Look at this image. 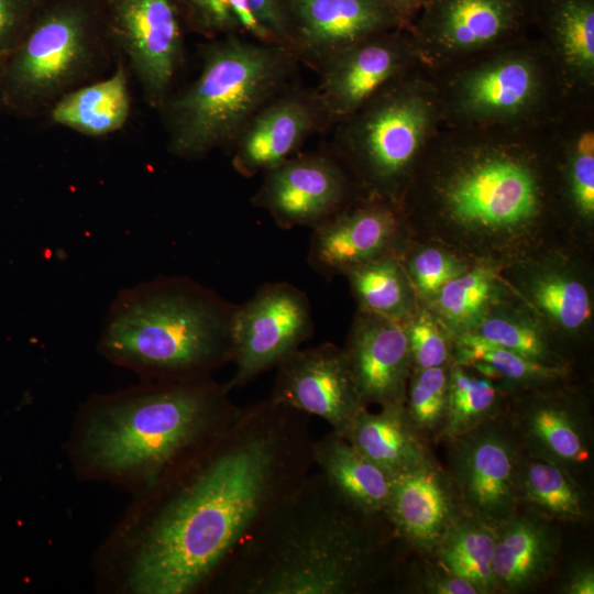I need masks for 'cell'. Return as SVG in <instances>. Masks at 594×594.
Listing matches in <instances>:
<instances>
[{
    "label": "cell",
    "mask_w": 594,
    "mask_h": 594,
    "mask_svg": "<svg viewBox=\"0 0 594 594\" xmlns=\"http://www.w3.org/2000/svg\"><path fill=\"white\" fill-rule=\"evenodd\" d=\"M314 466L353 507L385 516L392 476L356 450L346 438L330 431L312 440Z\"/></svg>",
    "instance_id": "24"
},
{
    "label": "cell",
    "mask_w": 594,
    "mask_h": 594,
    "mask_svg": "<svg viewBox=\"0 0 594 594\" xmlns=\"http://www.w3.org/2000/svg\"><path fill=\"white\" fill-rule=\"evenodd\" d=\"M405 64L403 44L385 33L370 37L327 61L315 88L330 124L350 117L391 84Z\"/></svg>",
    "instance_id": "19"
},
{
    "label": "cell",
    "mask_w": 594,
    "mask_h": 594,
    "mask_svg": "<svg viewBox=\"0 0 594 594\" xmlns=\"http://www.w3.org/2000/svg\"><path fill=\"white\" fill-rule=\"evenodd\" d=\"M519 506L550 521L590 520L592 503L576 475L522 450L516 474Z\"/></svg>",
    "instance_id": "27"
},
{
    "label": "cell",
    "mask_w": 594,
    "mask_h": 594,
    "mask_svg": "<svg viewBox=\"0 0 594 594\" xmlns=\"http://www.w3.org/2000/svg\"><path fill=\"white\" fill-rule=\"evenodd\" d=\"M350 195L345 167L323 148L295 154L264 172L251 202L266 211L280 229H314L349 207Z\"/></svg>",
    "instance_id": "12"
},
{
    "label": "cell",
    "mask_w": 594,
    "mask_h": 594,
    "mask_svg": "<svg viewBox=\"0 0 594 594\" xmlns=\"http://www.w3.org/2000/svg\"><path fill=\"white\" fill-rule=\"evenodd\" d=\"M293 52L318 72L337 54L385 33L398 16L381 0H287Z\"/></svg>",
    "instance_id": "15"
},
{
    "label": "cell",
    "mask_w": 594,
    "mask_h": 594,
    "mask_svg": "<svg viewBox=\"0 0 594 594\" xmlns=\"http://www.w3.org/2000/svg\"><path fill=\"white\" fill-rule=\"evenodd\" d=\"M496 524L464 510L431 556L448 572L474 584L481 594L496 593L493 558Z\"/></svg>",
    "instance_id": "28"
},
{
    "label": "cell",
    "mask_w": 594,
    "mask_h": 594,
    "mask_svg": "<svg viewBox=\"0 0 594 594\" xmlns=\"http://www.w3.org/2000/svg\"><path fill=\"white\" fill-rule=\"evenodd\" d=\"M448 446L446 470L468 512L497 524L519 509L516 474L522 448L505 415Z\"/></svg>",
    "instance_id": "11"
},
{
    "label": "cell",
    "mask_w": 594,
    "mask_h": 594,
    "mask_svg": "<svg viewBox=\"0 0 594 594\" xmlns=\"http://www.w3.org/2000/svg\"><path fill=\"white\" fill-rule=\"evenodd\" d=\"M454 361L492 381L502 380L518 386L547 384L566 375V369L562 365L529 360L490 343L473 332H464L457 339Z\"/></svg>",
    "instance_id": "30"
},
{
    "label": "cell",
    "mask_w": 594,
    "mask_h": 594,
    "mask_svg": "<svg viewBox=\"0 0 594 594\" xmlns=\"http://www.w3.org/2000/svg\"><path fill=\"white\" fill-rule=\"evenodd\" d=\"M430 119L429 103L406 86L389 84L339 121L330 150L365 185L389 195L417 155Z\"/></svg>",
    "instance_id": "7"
},
{
    "label": "cell",
    "mask_w": 594,
    "mask_h": 594,
    "mask_svg": "<svg viewBox=\"0 0 594 594\" xmlns=\"http://www.w3.org/2000/svg\"><path fill=\"white\" fill-rule=\"evenodd\" d=\"M43 0H0V61L22 38Z\"/></svg>",
    "instance_id": "41"
},
{
    "label": "cell",
    "mask_w": 594,
    "mask_h": 594,
    "mask_svg": "<svg viewBox=\"0 0 594 594\" xmlns=\"http://www.w3.org/2000/svg\"><path fill=\"white\" fill-rule=\"evenodd\" d=\"M185 29L212 40L240 35L293 51L287 0H176Z\"/></svg>",
    "instance_id": "22"
},
{
    "label": "cell",
    "mask_w": 594,
    "mask_h": 594,
    "mask_svg": "<svg viewBox=\"0 0 594 594\" xmlns=\"http://www.w3.org/2000/svg\"><path fill=\"white\" fill-rule=\"evenodd\" d=\"M237 307L188 277L158 276L118 294L98 350L142 380L211 376L232 362Z\"/></svg>",
    "instance_id": "4"
},
{
    "label": "cell",
    "mask_w": 594,
    "mask_h": 594,
    "mask_svg": "<svg viewBox=\"0 0 594 594\" xmlns=\"http://www.w3.org/2000/svg\"><path fill=\"white\" fill-rule=\"evenodd\" d=\"M113 47L136 77L148 107L172 94L185 57V25L176 0H102Z\"/></svg>",
    "instance_id": "8"
},
{
    "label": "cell",
    "mask_w": 594,
    "mask_h": 594,
    "mask_svg": "<svg viewBox=\"0 0 594 594\" xmlns=\"http://www.w3.org/2000/svg\"><path fill=\"white\" fill-rule=\"evenodd\" d=\"M416 588L427 594H481L480 590L471 582L459 578L439 564L428 568L422 574L413 579Z\"/></svg>",
    "instance_id": "42"
},
{
    "label": "cell",
    "mask_w": 594,
    "mask_h": 594,
    "mask_svg": "<svg viewBox=\"0 0 594 594\" xmlns=\"http://www.w3.org/2000/svg\"><path fill=\"white\" fill-rule=\"evenodd\" d=\"M520 447L574 475L590 465L593 430L582 404L558 395H536L506 416Z\"/></svg>",
    "instance_id": "18"
},
{
    "label": "cell",
    "mask_w": 594,
    "mask_h": 594,
    "mask_svg": "<svg viewBox=\"0 0 594 594\" xmlns=\"http://www.w3.org/2000/svg\"><path fill=\"white\" fill-rule=\"evenodd\" d=\"M398 229L396 213L381 202L346 207L312 229L307 261L327 279L389 256Z\"/></svg>",
    "instance_id": "20"
},
{
    "label": "cell",
    "mask_w": 594,
    "mask_h": 594,
    "mask_svg": "<svg viewBox=\"0 0 594 594\" xmlns=\"http://www.w3.org/2000/svg\"><path fill=\"white\" fill-rule=\"evenodd\" d=\"M531 296L539 309L561 328L573 331L591 317V300L585 286L562 275L548 274L537 278Z\"/></svg>",
    "instance_id": "35"
},
{
    "label": "cell",
    "mask_w": 594,
    "mask_h": 594,
    "mask_svg": "<svg viewBox=\"0 0 594 594\" xmlns=\"http://www.w3.org/2000/svg\"><path fill=\"white\" fill-rule=\"evenodd\" d=\"M343 350L366 407L405 404L406 382L413 366L402 321L361 309Z\"/></svg>",
    "instance_id": "17"
},
{
    "label": "cell",
    "mask_w": 594,
    "mask_h": 594,
    "mask_svg": "<svg viewBox=\"0 0 594 594\" xmlns=\"http://www.w3.org/2000/svg\"><path fill=\"white\" fill-rule=\"evenodd\" d=\"M130 73L125 59L116 51L110 74L68 91L45 117L55 125L89 138L120 131L131 114Z\"/></svg>",
    "instance_id": "23"
},
{
    "label": "cell",
    "mask_w": 594,
    "mask_h": 594,
    "mask_svg": "<svg viewBox=\"0 0 594 594\" xmlns=\"http://www.w3.org/2000/svg\"><path fill=\"white\" fill-rule=\"evenodd\" d=\"M493 290L492 274L485 268H476L462 273L440 288L437 306L452 327L471 331L472 324L482 319Z\"/></svg>",
    "instance_id": "34"
},
{
    "label": "cell",
    "mask_w": 594,
    "mask_h": 594,
    "mask_svg": "<svg viewBox=\"0 0 594 594\" xmlns=\"http://www.w3.org/2000/svg\"><path fill=\"white\" fill-rule=\"evenodd\" d=\"M200 57L198 76L157 110L168 152L184 160L230 148L251 118L292 84L300 65L289 47L240 35L208 40Z\"/></svg>",
    "instance_id": "5"
},
{
    "label": "cell",
    "mask_w": 594,
    "mask_h": 594,
    "mask_svg": "<svg viewBox=\"0 0 594 594\" xmlns=\"http://www.w3.org/2000/svg\"><path fill=\"white\" fill-rule=\"evenodd\" d=\"M559 551L553 521L518 509L496 524L493 573L496 593L528 592L552 573Z\"/></svg>",
    "instance_id": "21"
},
{
    "label": "cell",
    "mask_w": 594,
    "mask_h": 594,
    "mask_svg": "<svg viewBox=\"0 0 594 594\" xmlns=\"http://www.w3.org/2000/svg\"><path fill=\"white\" fill-rule=\"evenodd\" d=\"M316 89L289 85L246 123L232 146L231 165L250 178L295 155L314 133L330 127Z\"/></svg>",
    "instance_id": "14"
},
{
    "label": "cell",
    "mask_w": 594,
    "mask_h": 594,
    "mask_svg": "<svg viewBox=\"0 0 594 594\" xmlns=\"http://www.w3.org/2000/svg\"><path fill=\"white\" fill-rule=\"evenodd\" d=\"M443 204L450 218L466 229L503 232L536 218L540 191L525 163L492 153L454 172L444 187Z\"/></svg>",
    "instance_id": "9"
},
{
    "label": "cell",
    "mask_w": 594,
    "mask_h": 594,
    "mask_svg": "<svg viewBox=\"0 0 594 594\" xmlns=\"http://www.w3.org/2000/svg\"><path fill=\"white\" fill-rule=\"evenodd\" d=\"M386 516L349 504L310 471L228 558L206 593L363 594L396 579Z\"/></svg>",
    "instance_id": "2"
},
{
    "label": "cell",
    "mask_w": 594,
    "mask_h": 594,
    "mask_svg": "<svg viewBox=\"0 0 594 594\" xmlns=\"http://www.w3.org/2000/svg\"><path fill=\"white\" fill-rule=\"evenodd\" d=\"M464 510L448 471L432 458L392 476L385 516L398 540L419 553L432 554Z\"/></svg>",
    "instance_id": "16"
},
{
    "label": "cell",
    "mask_w": 594,
    "mask_h": 594,
    "mask_svg": "<svg viewBox=\"0 0 594 594\" xmlns=\"http://www.w3.org/2000/svg\"><path fill=\"white\" fill-rule=\"evenodd\" d=\"M559 47L565 62L581 75L594 69V8L588 0H565L556 16Z\"/></svg>",
    "instance_id": "36"
},
{
    "label": "cell",
    "mask_w": 594,
    "mask_h": 594,
    "mask_svg": "<svg viewBox=\"0 0 594 594\" xmlns=\"http://www.w3.org/2000/svg\"><path fill=\"white\" fill-rule=\"evenodd\" d=\"M417 289L424 295L437 294L448 282L463 273L461 264L435 248L418 252L409 263Z\"/></svg>",
    "instance_id": "39"
},
{
    "label": "cell",
    "mask_w": 594,
    "mask_h": 594,
    "mask_svg": "<svg viewBox=\"0 0 594 594\" xmlns=\"http://www.w3.org/2000/svg\"><path fill=\"white\" fill-rule=\"evenodd\" d=\"M559 592L563 594H593L594 569L590 561H580L566 572L560 582Z\"/></svg>",
    "instance_id": "43"
},
{
    "label": "cell",
    "mask_w": 594,
    "mask_h": 594,
    "mask_svg": "<svg viewBox=\"0 0 594 594\" xmlns=\"http://www.w3.org/2000/svg\"><path fill=\"white\" fill-rule=\"evenodd\" d=\"M570 183L574 204L585 217L594 213V138L583 134L576 142L571 165Z\"/></svg>",
    "instance_id": "40"
},
{
    "label": "cell",
    "mask_w": 594,
    "mask_h": 594,
    "mask_svg": "<svg viewBox=\"0 0 594 594\" xmlns=\"http://www.w3.org/2000/svg\"><path fill=\"white\" fill-rule=\"evenodd\" d=\"M483 340L513 351L529 360L560 365L550 360V350L542 333L529 323L505 317H490L472 330Z\"/></svg>",
    "instance_id": "37"
},
{
    "label": "cell",
    "mask_w": 594,
    "mask_h": 594,
    "mask_svg": "<svg viewBox=\"0 0 594 594\" xmlns=\"http://www.w3.org/2000/svg\"><path fill=\"white\" fill-rule=\"evenodd\" d=\"M361 309L399 320L409 310V294L398 261L389 255L354 266L344 273Z\"/></svg>",
    "instance_id": "32"
},
{
    "label": "cell",
    "mask_w": 594,
    "mask_h": 594,
    "mask_svg": "<svg viewBox=\"0 0 594 594\" xmlns=\"http://www.w3.org/2000/svg\"><path fill=\"white\" fill-rule=\"evenodd\" d=\"M114 57L102 0H43L0 61V111L45 117L62 96L105 76Z\"/></svg>",
    "instance_id": "6"
},
{
    "label": "cell",
    "mask_w": 594,
    "mask_h": 594,
    "mask_svg": "<svg viewBox=\"0 0 594 594\" xmlns=\"http://www.w3.org/2000/svg\"><path fill=\"white\" fill-rule=\"evenodd\" d=\"M449 378L447 366L415 370L411 376L404 406L410 425L427 443L439 441L444 428Z\"/></svg>",
    "instance_id": "33"
},
{
    "label": "cell",
    "mask_w": 594,
    "mask_h": 594,
    "mask_svg": "<svg viewBox=\"0 0 594 594\" xmlns=\"http://www.w3.org/2000/svg\"><path fill=\"white\" fill-rule=\"evenodd\" d=\"M405 327L411 366L415 370L447 366L450 359L449 344L430 316L421 314Z\"/></svg>",
    "instance_id": "38"
},
{
    "label": "cell",
    "mask_w": 594,
    "mask_h": 594,
    "mask_svg": "<svg viewBox=\"0 0 594 594\" xmlns=\"http://www.w3.org/2000/svg\"><path fill=\"white\" fill-rule=\"evenodd\" d=\"M226 384L211 376L155 381L94 394L67 442L75 473L134 495L220 431L238 413Z\"/></svg>",
    "instance_id": "3"
},
{
    "label": "cell",
    "mask_w": 594,
    "mask_h": 594,
    "mask_svg": "<svg viewBox=\"0 0 594 594\" xmlns=\"http://www.w3.org/2000/svg\"><path fill=\"white\" fill-rule=\"evenodd\" d=\"M510 0H448L437 22L438 42L448 51H470L502 36L514 20Z\"/></svg>",
    "instance_id": "29"
},
{
    "label": "cell",
    "mask_w": 594,
    "mask_h": 594,
    "mask_svg": "<svg viewBox=\"0 0 594 594\" xmlns=\"http://www.w3.org/2000/svg\"><path fill=\"white\" fill-rule=\"evenodd\" d=\"M310 416L270 398L240 407L134 502L94 561L101 590L206 593L268 512L314 468Z\"/></svg>",
    "instance_id": "1"
},
{
    "label": "cell",
    "mask_w": 594,
    "mask_h": 594,
    "mask_svg": "<svg viewBox=\"0 0 594 594\" xmlns=\"http://www.w3.org/2000/svg\"><path fill=\"white\" fill-rule=\"evenodd\" d=\"M503 415L492 380L477 377L454 363L450 367L448 410L440 440L447 443Z\"/></svg>",
    "instance_id": "31"
},
{
    "label": "cell",
    "mask_w": 594,
    "mask_h": 594,
    "mask_svg": "<svg viewBox=\"0 0 594 594\" xmlns=\"http://www.w3.org/2000/svg\"><path fill=\"white\" fill-rule=\"evenodd\" d=\"M314 333L305 292L287 282L267 283L242 305L233 321L234 373L230 391L245 386L275 367Z\"/></svg>",
    "instance_id": "10"
},
{
    "label": "cell",
    "mask_w": 594,
    "mask_h": 594,
    "mask_svg": "<svg viewBox=\"0 0 594 594\" xmlns=\"http://www.w3.org/2000/svg\"><path fill=\"white\" fill-rule=\"evenodd\" d=\"M270 399L323 419L345 438L367 407L355 386L343 349L332 343L296 349L276 366Z\"/></svg>",
    "instance_id": "13"
},
{
    "label": "cell",
    "mask_w": 594,
    "mask_h": 594,
    "mask_svg": "<svg viewBox=\"0 0 594 594\" xmlns=\"http://www.w3.org/2000/svg\"><path fill=\"white\" fill-rule=\"evenodd\" d=\"M386 7H388L398 18L399 15L409 9L417 0H381Z\"/></svg>",
    "instance_id": "44"
},
{
    "label": "cell",
    "mask_w": 594,
    "mask_h": 594,
    "mask_svg": "<svg viewBox=\"0 0 594 594\" xmlns=\"http://www.w3.org/2000/svg\"><path fill=\"white\" fill-rule=\"evenodd\" d=\"M345 438L391 476L431 459L427 442L410 425L404 404L381 407L377 413L364 409Z\"/></svg>",
    "instance_id": "26"
},
{
    "label": "cell",
    "mask_w": 594,
    "mask_h": 594,
    "mask_svg": "<svg viewBox=\"0 0 594 594\" xmlns=\"http://www.w3.org/2000/svg\"><path fill=\"white\" fill-rule=\"evenodd\" d=\"M538 88V74L529 59L506 57L469 73L461 81L459 100L474 117H512L532 103Z\"/></svg>",
    "instance_id": "25"
}]
</instances>
